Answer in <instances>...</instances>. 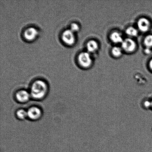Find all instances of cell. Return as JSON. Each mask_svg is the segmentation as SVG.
<instances>
[{"label":"cell","mask_w":152,"mask_h":152,"mask_svg":"<svg viewBox=\"0 0 152 152\" xmlns=\"http://www.w3.org/2000/svg\"><path fill=\"white\" fill-rule=\"evenodd\" d=\"M48 91V86L47 83L41 80L34 81L31 86L30 90L31 96L34 99H41L47 95Z\"/></svg>","instance_id":"obj_1"},{"label":"cell","mask_w":152,"mask_h":152,"mask_svg":"<svg viewBox=\"0 0 152 152\" xmlns=\"http://www.w3.org/2000/svg\"><path fill=\"white\" fill-rule=\"evenodd\" d=\"M77 62L82 67L84 68L90 67L92 64V59L90 53L88 52L80 53L77 56Z\"/></svg>","instance_id":"obj_2"},{"label":"cell","mask_w":152,"mask_h":152,"mask_svg":"<svg viewBox=\"0 0 152 152\" xmlns=\"http://www.w3.org/2000/svg\"><path fill=\"white\" fill-rule=\"evenodd\" d=\"M62 42L66 45L72 46L75 44L76 38L75 33L70 29H66L63 31L61 35Z\"/></svg>","instance_id":"obj_3"},{"label":"cell","mask_w":152,"mask_h":152,"mask_svg":"<svg viewBox=\"0 0 152 152\" xmlns=\"http://www.w3.org/2000/svg\"><path fill=\"white\" fill-rule=\"evenodd\" d=\"M136 42L132 39L126 38L124 40L121 44V48L127 53H132L137 48Z\"/></svg>","instance_id":"obj_4"},{"label":"cell","mask_w":152,"mask_h":152,"mask_svg":"<svg viewBox=\"0 0 152 152\" xmlns=\"http://www.w3.org/2000/svg\"><path fill=\"white\" fill-rule=\"evenodd\" d=\"M38 35L37 29L34 27L27 28L23 33V37L27 41L31 42L34 41L37 38Z\"/></svg>","instance_id":"obj_5"},{"label":"cell","mask_w":152,"mask_h":152,"mask_svg":"<svg viewBox=\"0 0 152 152\" xmlns=\"http://www.w3.org/2000/svg\"><path fill=\"white\" fill-rule=\"evenodd\" d=\"M137 26L139 30L143 32H147L150 29L151 23L148 19L145 18H140L137 22Z\"/></svg>","instance_id":"obj_6"},{"label":"cell","mask_w":152,"mask_h":152,"mask_svg":"<svg viewBox=\"0 0 152 152\" xmlns=\"http://www.w3.org/2000/svg\"><path fill=\"white\" fill-rule=\"evenodd\" d=\"M27 111L28 117L31 120H37L41 117V110L38 107H31Z\"/></svg>","instance_id":"obj_7"},{"label":"cell","mask_w":152,"mask_h":152,"mask_svg":"<svg viewBox=\"0 0 152 152\" xmlns=\"http://www.w3.org/2000/svg\"><path fill=\"white\" fill-rule=\"evenodd\" d=\"M30 96V94L26 91L21 90L16 92L15 98L18 102L23 103L29 101Z\"/></svg>","instance_id":"obj_8"},{"label":"cell","mask_w":152,"mask_h":152,"mask_svg":"<svg viewBox=\"0 0 152 152\" xmlns=\"http://www.w3.org/2000/svg\"><path fill=\"white\" fill-rule=\"evenodd\" d=\"M110 39L112 42L116 44H121L124 40L122 34L118 31H114L112 33L110 36Z\"/></svg>","instance_id":"obj_9"},{"label":"cell","mask_w":152,"mask_h":152,"mask_svg":"<svg viewBox=\"0 0 152 152\" xmlns=\"http://www.w3.org/2000/svg\"><path fill=\"white\" fill-rule=\"evenodd\" d=\"M86 48L88 53H94L97 51L99 48V45L96 41L91 40L86 44Z\"/></svg>","instance_id":"obj_10"},{"label":"cell","mask_w":152,"mask_h":152,"mask_svg":"<svg viewBox=\"0 0 152 152\" xmlns=\"http://www.w3.org/2000/svg\"><path fill=\"white\" fill-rule=\"evenodd\" d=\"M126 33L128 36L131 37H136L138 35V30L133 26L128 28L126 31Z\"/></svg>","instance_id":"obj_11"},{"label":"cell","mask_w":152,"mask_h":152,"mask_svg":"<svg viewBox=\"0 0 152 152\" xmlns=\"http://www.w3.org/2000/svg\"><path fill=\"white\" fill-rule=\"evenodd\" d=\"M111 53L114 57H120L123 53V49L118 46H115L112 49Z\"/></svg>","instance_id":"obj_12"},{"label":"cell","mask_w":152,"mask_h":152,"mask_svg":"<svg viewBox=\"0 0 152 152\" xmlns=\"http://www.w3.org/2000/svg\"><path fill=\"white\" fill-rule=\"evenodd\" d=\"M144 43L146 47L152 48V35H147L144 38Z\"/></svg>","instance_id":"obj_13"},{"label":"cell","mask_w":152,"mask_h":152,"mask_svg":"<svg viewBox=\"0 0 152 152\" xmlns=\"http://www.w3.org/2000/svg\"><path fill=\"white\" fill-rule=\"evenodd\" d=\"M18 118L20 120H23L28 117L27 111L23 109L18 110L16 113Z\"/></svg>","instance_id":"obj_14"},{"label":"cell","mask_w":152,"mask_h":152,"mask_svg":"<svg viewBox=\"0 0 152 152\" xmlns=\"http://www.w3.org/2000/svg\"><path fill=\"white\" fill-rule=\"evenodd\" d=\"M80 28L77 23H73L70 25V29L74 33L77 32L80 30Z\"/></svg>","instance_id":"obj_15"},{"label":"cell","mask_w":152,"mask_h":152,"mask_svg":"<svg viewBox=\"0 0 152 152\" xmlns=\"http://www.w3.org/2000/svg\"><path fill=\"white\" fill-rule=\"evenodd\" d=\"M145 107L152 110V96L145 101ZM144 103V104H145Z\"/></svg>","instance_id":"obj_16"},{"label":"cell","mask_w":152,"mask_h":152,"mask_svg":"<svg viewBox=\"0 0 152 152\" xmlns=\"http://www.w3.org/2000/svg\"><path fill=\"white\" fill-rule=\"evenodd\" d=\"M152 48L146 47L144 50V53L146 54H150L151 53Z\"/></svg>","instance_id":"obj_17"},{"label":"cell","mask_w":152,"mask_h":152,"mask_svg":"<svg viewBox=\"0 0 152 152\" xmlns=\"http://www.w3.org/2000/svg\"><path fill=\"white\" fill-rule=\"evenodd\" d=\"M149 66L150 69H151L152 71V59L149 62Z\"/></svg>","instance_id":"obj_18"}]
</instances>
